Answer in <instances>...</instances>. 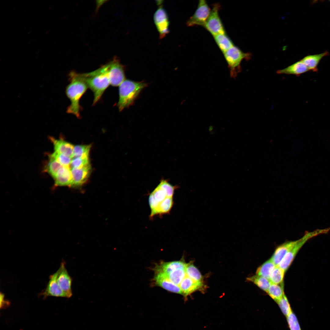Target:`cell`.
<instances>
[{
    "label": "cell",
    "mask_w": 330,
    "mask_h": 330,
    "mask_svg": "<svg viewBox=\"0 0 330 330\" xmlns=\"http://www.w3.org/2000/svg\"><path fill=\"white\" fill-rule=\"evenodd\" d=\"M9 302L5 299V295L3 293H0V308H3L9 306Z\"/></svg>",
    "instance_id": "e575fe53"
},
{
    "label": "cell",
    "mask_w": 330,
    "mask_h": 330,
    "mask_svg": "<svg viewBox=\"0 0 330 330\" xmlns=\"http://www.w3.org/2000/svg\"><path fill=\"white\" fill-rule=\"evenodd\" d=\"M90 148V145H78L75 146L74 148L72 159L89 156Z\"/></svg>",
    "instance_id": "f546056e"
},
{
    "label": "cell",
    "mask_w": 330,
    "mask_h": 330,
    "mask_svg": "<svg viewBox=\"0 0 330 330\" xmlns=\"http://www.w3.org/2000/svg\"><path fill=\"white\" fill-rule=\"evenodd\" d=\"M224 54L229 70L230 75L233 78H235L240 71V64L242 61L244 59H248L251 56L250 54L244 52L235 45Z\"/></svg>",
    "instance_id": "5b68a950"
},
{
    "label": "cell",
    "mask_w": 330,
    "mask_h": 330,
    "mask_svg": "<svg viewBox=\"0 0 330 330\" xmlns=\"http://www.w3.org/2000/svg\"><path fill=\"white\" fill-rule=\"evenodd\" d=\"M68 75L70 83L66 87V93L71 104L67 112L79 118L81 109L79 101L88 87L85 82L79 76L77 73L72 71Z\"/></svg>",
    "instance_id": "7a4b0ae2"
},
{
    "label": "cell",
    "mask_w": 330,
    "mask_h": 330,
    "mask_svg": "<svg viewBox=\"0 0 330 330\" xmlns=\"http://www.w3.org/2000/svg\"><path fill=\"white\" fill-rule=\"evenodd\" d=\"M57 186H71L72 177L70 166H63L59 170L53 178Z\"/></svg>",
    "instance_id": "9a60e30c"
},
{
    "label": "cell",
    "mask_w": 330,
    "mask_h": 330,
    "mask_svg": "<svg viewBox=\"0 0 330 330\" xmlns=\"http://www.w3.org/2000/svg\"><path fill=\"white\" fill-rule=\"evenodd\" d=\"M285 272L278 266H276L272 271L269 279L271 283L277 284H283Z\"/></svg>",
    "instance_id": "f1b7e54d"
},
{
    "label": "cell",
    "mask_w": 330,
    "mask_h": 330,
    "mask_svg": "<svg viewBox=\"0 0 330 330\" xmlns=\"http://www.w3.org/2000/svg\"><path fill=\"white\" fill-rule=\"evenodd\" d=\"M295 241H288L280 245L270 258L276 266H278L286 254L294 244Z\"/></svg>",
    "instance_id": "d6986e66"
},
{
    "label": "cell",
    "mask_w": 330,
    "mask_h": 330,
    "mask_svg": "<svg viewBox=\"0 0 330 330\" xmlns=\"http://www.w3.org/2000/svg\"><path fill=\"white\" fill-rule=\"evenodd\" d=\"M211 9L205 0H200L193 14L186 22L188 26L200 25L204 27L210 14Z\"/></svg>",
    "instance_id": "52a82bcc"
},
{
    "label": "cell",
    "mask_w": 330,
    "mask_h": 330,
    "mask_svg": "<svg viewBox=\"0 0 330 330\" xmlns=\"http://www.w3.org/2000/svg\"><path fill=\"white\" fill-rule=\"evenodd\" d=\"M65 263L62 261L58 269L57 278L58 284L64 293L65 297L70 298L72 295V279L65 267Z\"/></svg>",
    "instance_id": "9c48e42d"
},
{
    "label": "cell",
    "mask_w": 330,
    "mask_h": 330,
    "mask_svg": "<svg viewBox=\"0 0 330 330\" xmlns=\"http://www.w3.org/2000/svg\"><path fill=\"white\" fill-rule=\"evenodd\" d=\"M309 71L307 68L301 60L284 68L277 71L279 74L299 75Z\"/></svg>",
    "instance_id": "ffe728a7"
},
{
    "label": "cell",
    "mask_w": 330,
    "mask_h": 330,
    "mask_svg": "<svg viewBox=\"0 0 330 330\" xmlns=\"http://www.w3.org/2000/svg\"><path fill=\"white\" fill-rule=\"evenodd\" d=\"M276 266L270 258L258 268L256 272V274L269 280L271 273Z\"/></svg>",
    "instance_id": "7402d4cb"
},
{
    "label": "cell",
    "mask_w": 330,
    "mask_h": 330,
    "mask_svg": "<svg viewBox=\"0 0 330 330\" xmlns=\"http://www.w3.org/2000/svg\"><path fill=\"white\" fill-rule=\"evenodd\" d=\"M49 160L45 169V171L48 173L53 178L59 169L62 166L51 154L49 155Z\"/></svg>",
    "instance_id": "4316f807"
},
{
    "label": "cell",
    "mask_w": 330,
    "mask_h": 330,
    "mask_svg": "<svg viewBox=\"0 0 330 330\" xmlns=\"http://www.w3.org/2000/svg\"><path fill=\"white\" fill-rule=\"evenodd\" d=\"M266 292L277 302L284 295L283 285H280L271 283Z\"/></svg>",
    "instance_id": "d4e9b609"
},
{
    "label": "cell",
    "mask_w": 330,
    "mask_h": 330,
    "mask_svg": "<svg viewBox=\"0 0 330 330\" xmlns=\"http://www.w3.org/2000/svg\"><path fill=\"white\" fill-rule=\"evenodd\" d=\"M71 168L72 181L70 187H73L80 186L84 183L91 171L90 164L81 168Z\"/></svg>",
    "instance_id": "7c38bea8"
},
{
    "label": "cell",
    "mask_w": 330,
    "mask_h": 330,
    "mask_svg": "<svg viewBox=\"0 0 330 330\" xmlns=\"http://www.w3.org/2000/svg\"><path fill=\"white\" fill-rule=\"evenodd\" d=\"M330 2V0L329 1Z\"/></svg>",
    "instance_id": "d590c367"
},
{
    "label": "cell",
    "mask_w": 330,
    "mask_h": 330,
    "mask_svg": "<svg viewBox=\"0 0 330 330\" xmlns=\"http://www.w3.org/2000/svg\"><path fill=\"white\" fill-rule=\"evenodd\" d=\"M329 54L328 52L326 51L319 54L308 55L301 60L307 68L309 71L316 72L318 71V66L321 60L323 57Z\"/></svg>",
    "instance_id": "e0dca14e"
},
{
    "label": "cell",
    "mask_w": 330,
    "mask_h": 330,
    "mask_svg": "<svg viewBox=\"0 0 330 330\" xmlns=\"http://www.w3.org/2000/svg\"><path fill=\"white\" fill-rule=\"evenodd\" d=\"M63 166H70L72 158L65 155L54 151L51 154Z\"/></svg>",
    "instance_id": "d6a6232c"
},
{
    "label": "cell",
    "mask_w": 330,
    "mask_h": 330,
    "mask_svg": "<svg viewBox=\"0 0 330 330\" xmlns=\"http://www.w3.org/2000/svg\"><path fill=\"white\" fill-rule=\"evenodd\" d=\"M90 164L89 156H87L72 158L70 166L71 168H79Z\"/></svg>",
    "instance_id": "4dcf8cb0"
},
{
    "label": "cell",
    "mask_w": 330,
    "mask_h": 330,
    "mask_svg": "<svg viewBox=\"0 0 330 330\" xmlns=\"http://www.w3.org/2000/svg\"><path fill=\"white\" fill-rule=\"evenodd\" d=\"M220 7L219 3L213 4L210 14L204 26L213 36L226 32L219 14Z\"/></svg>",
    "instance_id": "8992f818"
},
{
    "label": "cell",
    "mask_w": 330,
    "mask_h": 330,
    "mask_svg": "<svg viewBox=\"0 0 330 330\" xmlns=\"http://www.w3.org/2000/svg\"><path fill=\"white\" fill-rule=\"evenodd\" d=\"M308 238V237L306 236L295 240L294 245L283 258L278 266L285 272L289 267L298 251Z\"/></svg>",
    "instance_id": "8fae6325"
},
{
    "label": "cell",
    "mask_w": 330,
    "mask_h": 330,
    "mask_svg": "<svg viewBox=\"0 0 330 330\" xmlns=\"http://www.w3.org/2000/svg\"><path fill=\"white\" fill-rule=\"evenodd\" d=\"M50 139L53 145L54 151L72 158L74 147L73 145L62 139H57L53 137H50Z\"/></svg>",
    "instance_id": "ac0fdd59"
},
{
    "label": "cell",
    "mask_w": 330,
    "mask_h": 330,
    "mask_svg": "<svg viewBox=\"0 0 330 330\" xmlns=\"http://www.w3.org/2000/svg\"><path fill=\"white\" fill-rule=\"evenodd\" d=\"M247 280L255 284L266 292L271 283L269 280L256 274L247 278Z\"/></svg>",
    "instance_id": "cb8c5ba5"
},
{
    "label": "cell",
    "mask_w": 330,
    "mask_h": 330,
    "mask_svg": "<svg viewBox=\"0 0 330 330\" xmlns=\"http://www.w3.org/2000/svg\"><path fill=\"white\" fill-rule=\"evenodd\" d=\"M176 186H173L166 180H162L160 184L150 195L149 203L151 209L150 216L152 217L159 205L166 198L173 197Z\"/></svg>",
    "instance_id": "277c9868"
},
{
    "label": "cell",
    "mask_w": 330,
    "mask_h": 330,
    "mask_svg": "<svg viewBox=\"0 0 330 330\" xmlns=\"http://www.w3.org/2000/svg\"><path fill=\"white\" fill-rule=\"evenodd\" d=\"M156 283L164 289L174 293L182 295V292L179 287L171 282L163 274L156 272L155 277Z\"/></svg>",
    "instance_id": "2e32d148"
},
{
    "label": "cell",
    "mask_w": 330,
    "mask_h": 330,
    "mask_svg": "<svg viewBox=\"0 0 330 330\" xmlns=\"http://www.w3.org/2000/svg\"><path fill=\"white\" fill-rule=\"evenodd\" d=\"M147 86L144 81L125 80L119 86L117 105L119 111L132 105L141 91Z\"/></svg>",
    "instance_id": "3957f363"
},
{
    "label": "cell",
    "mask_w": 330,
    "mask_h": 330,
    "mask_svg": "<svg viewBox=\"0 0 330 330\" xmlns=\"http://www.w3.org/2000/svg\"><path fill=\"white\" fill-rule=\"evenodd\" d=\"M58 273L57 270L55 273L50 276L47 286L41 294L43 298H46L49 296L65 297L64 293L59 287L57 282Z\"/></svg>",
    "instance_id": "4fadbf2b"
},
{
    "label": "cell",
    "mask_w": 330,
    "mask_h": 330,
    "mask_svg": "<svg viewBox=\"0 0 330 330\" xmlns=\"http://www.w3.org/2000/svg\"><path fill=\"white\" fill-rule=\"evenodd\" d=\"M185 300L187 297L197 290L203 291L204 288L203 282H198L191 279L187 276L179 285Z\"/></svg>",
    "instance_id": "5bb4252c"
},
{
    "label": "cell",
    "mask_w": 330,
    "mask_h": 330,
    "mask_svg": "<svg viewBox=\"0 0 330 330\" xmlns=\"http://www.w3.org/2000/svg\"><path fill=\"white\" fill-rule=\"evenodd\" d=\"M186 276L198 282H203V277L198 269L191 262L186 264L185 269Z\"/></svg>",
    "instance_id": "484cf974"
},
{
    "label": "cell",
    "mask_w": 330,
    "mask_h": 330,
    "mask_svg": "<svg viewBox=\"0 0 330 330\" xmlns=\"http://www.w3.org/2000/svg\"><path fill=\"white\" fill-rule=\"evenodd\" d=\"M286 318L290 330H302L297 317L292 311Z\"/></svg>",
    "instance_id": "836d02e7"
},
{
    "label": "cell",
    "mask_w": 330,
    "mask_h": 330,
    "mask_svg": "<svg viewBox=\"0 0 330 330\" xmlns=\"http://www.w3.org/2000/svg\"><path fill=\"white\" fill-rule=\"evenodd\" d=\"M154 20L159 32L160 38L162 39L169 33V21L166 11L160 6L154 15Z\"/></svg>",
    "instance_id": "30bf717a"
},
{
    "label": "cell",
    "mask_w": 330,
    "mask_h": 330,
    "mask_svg": "<svg viewBox=\"0 0 330 330\" xmlns=\"http://www.w3.org/2000/svg\"><path fill=\"white\" fill-rule=\"evenodd\" d=\"M185 267L177 268L166 275L163 274L173 283L179 286L182 280L186 276Z\"/></svg>",
    "instance_id": "603a6c76"
},
{
    "label": "cell",
    "mask_w": 330,
    "mask_h": 330,
    "mask_svg": "<svg viewBox=\"0 0 330 330\" xmlns=\"http://www.w3.org/2000/svg\"><path fill=\"white\" fill-rule=\"evenodd\" d=\"M283 314L287 317L292 311L288 299L285 294L276 302Z\"/></svg>",
    "instance_id": "1f68e13d"
},
{
    "label": "cell",
    "mask_w": 330,
    "mask_h": 330,
    "mask_svg": "<svg viewBox=\"0 0 330 330\" xmlns=\"http://www.w3.org/2000/svg\"><path fill=\"white\" fill-rule=\"evenodd\" d=\"M173 203V197L167 198L159 205L153 216L156 215H162L169 213L171 209Z\"/></svg>",
    "instance_id": "83f0119b"
},
{
    "label": "cell",
    "mask_w": 330,
    "mask_h": 330,
    "mask_svg": "<svg viewBox=\"0 0 330 330\" xmlns=\"http://www.w3.org/2000/svg\"><path fill=\"white\" fill-rule=\"evenodd\" d=\"M213 37L218 47L223 54L234 45L226 32L217 35Z\"/></svg>",
    "instance_id": "44dd1931"
},
{
    "label": "cell",
    "mask_w": 330,
    "mask_h": 330,
    "mask_svg": "<svg viewBox=\"0 0 330 330\" xmlns=\"http://www.w3.org/2000/svg\"><path fill=\"white\" fill-rule=\"evenodd\" d=\"M79 76L84 81L94 95L93 105L100 100L103 94L110 85L108 77V65L107 63L92 72L77 73Z\"/></svg>",
    "instance_id": "6da1fadb"
},
{
    "label": "cell",
    "mask_w": 330,
    "mask_h": 330,
    "mask_svg": "<svg viewBox=\"0 0 330 330\" xmlns=\"http://www.w3.org/2000/svg\"><path fill=\"white\" fill-rule=\"evenodd\" d=\"M108 64L110 85L114 86H119L125 80L124 66L116 57Z\"/></svg>",
    "instance_id": "ba28073f"
}]
</instances>
